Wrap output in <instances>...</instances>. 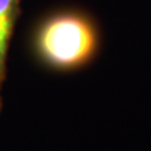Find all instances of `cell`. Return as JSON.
I'll return each mask as SVG.
<instances>
[{
    "mask_svg": "<svg viewBox=\"0 0 151 151\" xmlns=\"http://www.w3.org/2000/svg\"><path fill=\"white\" fill-rule=\"evenodd\" d=\"M37 47L47 63L58 68H72L86 63L93 55L97 33L87 18L70 13L59 14L40 28Z\"/></svg>",
    "mask_w": 151,
    "mask_h": 151,
    "instance_id": "cell-1",
    "label": "cell"
},
{
    "mask_svg": "<svg viewBox=\"0 0 151 151\" xmlns=\"http://www.w3.org/2000/svg\"><path fill=\"white\" fill-rule=\"evenodd\" d=\"M17 5L18 0H0V72L5 60L8 42L12 33Z\"/></svg>",
    "mask_w": 151,
    "mask_h": 151,
    "instance_id": "cell-2",
    "label": "cell"
}]
</instances>
